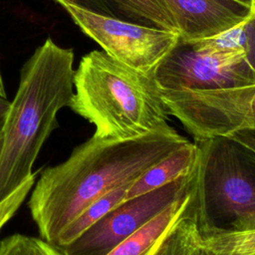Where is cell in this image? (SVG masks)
<instances>
[{"label": "cell", "instance_id": "8", "mask_svg": "<svg viewBox=\"0 0 255 255\" xmlns=\"http://www.w3.org/2000/svg\"><path fill=\"white\" fill-rule=\"evenodd\" d=\"M172 17L179 40L215 38L239 30L251 7L238 0H161Z\"/></svg>", "mask_w": 255, "mask_h": 255}, {"label": "cell", "instance_id": "19", "mask_svg": "<svg viewBox=\"0 0 255 255\" xmlns=\"http://www.w3.org/2000/svg\"><path fill=\"white\" fill-rule=\"evenodd\" d=\"M229 136L237 139L238 141L242 142L243 144L255 151V128L239 130L229 134Z\"/></svg>", "mask_w": 255, "mask_h": 255}, {"label": "cell", "instance_id": "17", "mask_svg": "<svg viewBox=\"0 0 255 255\" xmlns=\"http://www.w3.org/2000/svg\"><path fill=\"white\" fill-rule=\"evenodd\" d=\"M239 30L241 31L240 44L243 48L245 59L255 72V11L251 12Z\"/></svg>", "mask_w": 255, "mask_h": 255}, {"label": "cell", "instance_id": "13", "mask_svg": "<svg viewBox=\"0 0 255 255\" xmlns=\"http://www.w3.org/2000/svg\"><path fill=\"white\" fill-rule=\"evenodd\" d=\"M126 20L177 32L176 25L161 0H111ZM178 33V32H177Z\"/></svg>", "mask_w": 255, "mask_h": 255}, {"label": "cell", "instance_id": "3", "mask_svg": "<svg viewBox=\"0 0 255 255\" xmlns=\"http://www.w3.org/2000/svg\"><path fill=\"white\" fill-rule=\"evenodd\" d=\"M69 108L94 125L93 135L102 138L128 139L171 128L153 72L130 68L103 50L82 58Z\"/></svg>", "mask_w": 255, "mask_h": 255}, {"label": "cell", "instance_id": "2", "mask_svg": "<svg viewBox=\"0 0 255 255\" xmlns=\"http://www.w3.org/2000/svg\"><path fill=\"white\" fill-rule=\"evenodd\" d=\"M73 64V50L48 38L23 65L1 131L0 202L36 175L38 154L74 96Z\"/></svg>", "mask_w": 255, "mask_h": 255}, {"label": "cell", "instance_id": "25", "mask_svg": "<svg viewBox=\"0 0 255 255\" xmlns=\"http://www.w3.org/2000/svg\"><path fill=\"white\" fill-rule=\"evenodd\" d=\"M1 142H2V136H1V133H0V150H1Z\"/></svg>", "mask_w": 255, "mask_h": 255}, {"label": "cell", "instance_id": "23", "mask_svg": "<svg viewBox=\"0 0 255 255\" xmlns=\"http://www.w3.org/2000/svg\"><path fill=\"white\" fill-rule=\"evenodd\" d=\"M238 1H240L242 3H245V4H247V5H249L251 7V0H238Z\"/></svg>", "mask_w": 255, "mask_h": 255}, {"label": "cell", "instance_id": "14", "mask_svg": "<svg viewBox=\"0 0 255 255\" xmlns=\"http://www.w3.org/2000/svg\"><path fill=\"white\" fill-rule=\"evenodd\" d=\"M202 242L211 255H255V229L208 235Z\"/></svg>", "mask_w": 255, "mask_h": 255}, {"label": "cell", "instance_id": "15", "mask_svg": "<svg viewBox=\"0 0 255 255\" xmlns=\"http://www.w3.org/2000/svg\"><path fill=\"white\" fill-rule=\"evenodd\" d=\"M42 239L13 234L0 243V255H40Z\"/></svg>", "mask_w": 255, "mask_h": 255}, {"label": "cell", "instance_id": "10", "mask_svg": "<svg viewBox=\"0 0 255 255\" xmlns=\"http://www.w3.org/2000/svg\"><path fill=\"white\" fill-rule=\"evenodd\" d=\"M199 148L188 141L147 168L129 185L125 200L139 196L192 173L198 163Z\"/></svg>", "mask_w": 255, "mask_h": 255}, {"label": "cell", "instance_id": "22", "mask_svg": "<svg viewBox=\"0 0 255 255\" xmlns=\"http://www.w3.org/2000/svg\"><path fill=\"white\" fill-rule=\"evenodd\" d=\"M0 96L6 98V92H5V87H4V83H3V80H2L1 73H0Z\"/></svg>", "mask_w": 255, "mask_h": 255}, {"label": "cell", "instance_id": "11", "mask_svg": "<svg viewBox=\"0 0 255 255\" xmlns=\"http://www.w3.org/2000/svg\"><path fill=\"white\" fill-rule=\"evenodd\" d=\"M131 182L118 186L96 199L61 232L53 245L63 248L76 240L93 224L125 200Z\"/></svg>", "mask_w": 255, "mask_h": 255}, {"label": "cell", "instance_id": "12", "mask_svg": "<svg viewBox=\"0 0 255 255\" xmlns=\"http://www.w3.org/2000/svg\"><path fill=\"white\" fill-rule=\"evenodd\" d=\"M154 255H211L204 247L193 205L166 235Z\"/></svg>", "mask_w": 255, "mask_h": 255}, {"label": "cell", "instance_id": "5", "mask_svg": "<svg viewBox=\"0 0 255 255\" xmlns=\"http://www.w3.org/2000/svg\"><path fill=\"white\" fill-rule=\"evenodd\" d=\"M223 36L181 41L157 65L153 74L161 90H221L255 84L240 42Z\"/></svg>", "mask_w": 255, "mask_h": 255}, {"label": "cell", "instance_id": "18", "mask_svg": "<svg viewBox=\"0 0 255 255\" xmlns=\"http://www.w3.org/2000/svg\"><path fill=\"white\" fill-rule=\"evenodd\" d=\"M56 2L63 1L68 4L77 6L81 9L94 12L97 14L117 17L119 18L120 12L111 0H55Z\"/></svg>", "mask_w": 255, "mask_h": 255}, {"label": "cell", "instance_id": "21", "mask_svg": "<svg viewBox=\"0 0 255 255\" xmlns=\"http://www.w3.org/2000/svg\"><path fill=\"white\" fill-rule=\"evenodd\" d=\"M9 106H10V101L7 100V98L5 97L0 96V133L2 131V128L6 120Z\"/></svg>", "mask_w": 255, "mask_h": 255}, {"label": "cell", "instance_id": "9", "mask_svg": "<svg viewBox=\"0 0 255 255\" xmlns=\"http://www.w3.org/2000/svg\"><path fill=\"white\" fill-rule=\"evenodd\" d=\"M192 191L178 198L107 255H154L169 231L189 210Z\"/></svg>", "mask_w": 255, "mask_h": 255}, {"label": "cell", "instance_id": "16", "mask_svg": "<svg viewBox=\"0 0 255 255\" xmlns=\"http://www.w3.org/2000/svg\"><path fill=\"white\" fill-rule=\"evenodd\" d=\"M36 182V175L24 182L19 188L0 202V230L15 215Z\"/></svg>", "mask_w": 255, "mask_h": 255}, {"label": "cell", "instance_id": "6", "mask_svg": "<svg viewBox=\"0 0 255 255\" xmlns=\"http://www.w3.org/2000/svg\"><path fill=\"white\" fill-rule=\"evenodd\" d=\"M59 3L75 24L113 59L135 70L152 73L179 41V34Z\"/></svg>", "mask_w": 255, "mask_h": 255}, {"label": "cell", "instance_id": "4", "mask_svg": "<svg viewBox=\"0 0 255 255\" xmlns=\"http://www.w3.org/2000/svg\"><path fill=\"white\" fill-rule=\"evenodd\" d=\"M195 142L192 205L201 236L255 229V151L229 135Z\"/></svg>", "mask_w": 255, "mask_h": 255}, {"label": "cell", "instance_id": "20", "mask_svg": "<svg viewBox=\"0 0 255 255\" xmlns=\"http://www.w3.org/2000/svg\"><path fill=\"white\" fill-rule=\"evenodd\" d=\"M40 255H66L62 249L59 247L46 242L42 239L41 244V254Z\"/></svg>", "mask_w": 255, "mask_h": 255}, {"label": "cell", "instance_id": "7", "mask_svg": "<svg viewBox=\"0 0 255 255\" xmlns=\"http://www.w3.org/2000/svg\"><path fill=\"white\" fill-rule=\"evenodd\" d=\"M195 170L157 189L124 200L76 240L60 249L66 255H107L178 198L189 193L193 189Z\"/></svg>", "mask_w": 255, "mask_h": 255}, {"label": "cell", "instance_id": "24", "mask_svg": "<svg viewBox=\"0 0 255 255\" xmlns=\"http://www.w3.org/2000/svg\"><path fill=\"white\" fill-rule=\"evenodd\" d=\"M251 11H255V0H251Z\"/></svg>", "mask_w": 255, "mask_h": 255}, {"label": "cell", "instance_id": "1", "mask_svg": "<svg viewBox=\"0 0 255 255\" xmlns=\"http://www.w3.org/2000/svg\"><path fill=\"white\" fill-rule=\"evenodd\" d=\"M188 141L173 128L128 139L93 135L34 184L28 206L41 239L53 244L96 199L135 180Z\"/></svg>", "mask_w": 255, "mask_h": 255}]
</instances>
